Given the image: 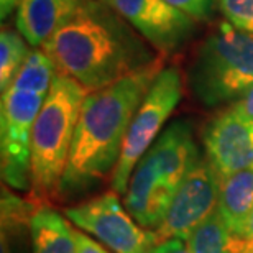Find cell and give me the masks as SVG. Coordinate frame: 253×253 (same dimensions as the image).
<instances>
[{
  "instance_id": "23",
  "label": "cell",
  "mask_w": 253,
  "mask_h": 253,
  "mask_svg": "<svg viewBox=\"0 0 253 253\" xmlns=\"http://www.w3.org/2000/svg\"><path fill=\"white\" fill-rule=\"evenodd\" d=\"M232 109H234L240 117L253 122V87L244 95V97L235 100L234 105H232Z\"/></svg>"
},
{
  "instance_id": "2",
  "label": "cell",
  "mask_w": 253,
  "mask_h": 253,
  "mask_svg": "<svg viewBox=\"0 0 253 253\" xmlns=\"http://www.w3.org/2000/svg\"><path fill=\"white\" fill-rule=\"evenodd\" d=\"M163 68L161 56L107 87L87 94L76 125L61 192H84L115 169L131 120Z\"/></svg>"
},
{
  "instance_id": "24",
  "label": "cell",
  "mask_w": 253,
  "mask_h": 253,
  "mask_svg": "<svg viewBox=\"0 0 253 253\" xmlns=\"http://www.w3.org/2000/svg\"><path fill=\"white\" fill-rule=\"evenodd\" d=\"M22 0H0V17L5 20L13 13V10H18Z\"/></svg>"
},
{
  "instance_id": "19",
  "label": "cell",
  "mask_w": 253,
  "mask_h": 253,
  "mask_svg": "<svg viewBox=\"0 0 253 253\" xmlns=\"http://www.w3.org/2000/svg\"><path fill=\"white\" fill-rule=\"evenodd\" d=\"M174 8L181 10L194 22H209L214 18L219 0H166Z\"/></svg>"
},
{
  "instance_id": "6",
  "label": "cell",
  "mask_w": 253,
  "mask_h": 253,
  "mask_svg": "<svg viewBox=\"0 0 253 253\" xmlns=\"http://www.w3.org/2000/svg\"><path fill=\"white\" fill-rule=\"evenodd\" d=\"M183 97V76L174 66L163 68L141 100L125 135L122 153L112 174V188L124 192L128 188L131 173L143 155L158 138L165 122L171 117Z\"/></svg>"
},
{
  "instance_id": "18",
  "label": "cell",
  "mask_w": 253,
  "mask_h": 253,
  "mask_svg": "<svg viewBox=\"0 0 253 253\" xmlns=\"http://www.w3.org/2000/svg\"><path fill=\"white\" fill-rule=\"evenodd\" d=\"M219 10L229 23L253 35V0H219Z\"/></svg>"
},
{
  "instance_id": "12",
  "label": "cell",
  "mask_w": 253,
  "mask_h": 253,
  "mask_svg": "<svg viewBox=\"0 0 253 253\" xmlns=\"http://www.w3.org/2000/svg\"><path fill=\"white\" fill-rule=\"evenodd\" d=\"M83 0H22L15 17L17 32L30 46L42 48L61 28Z\"/></svg>"
},
{
  "instance_id": "7",
  "label": "cell",
  "mask_w": 253,
  "mask_h": 253,
  "mask_svg": "<svg viewBox=\"0 0 253 253\" xmlns=\"http://www.w3.org/2000/svg\"><path fill=\"white\" fill-rule=\"evenodd\" d=\"M48 95L8 85L2 92L0 141H2V178L15 189L30 184L32 130Z\"/></svg>"
},
{
  "instance_id": "17",
  "label": "cell",
  "mask_w": 253,
  "mask_h": 253,
  "mask_svg": "<svg viewBox=\"0 0 253 253\" xmlns=\"http://www.w3.org/2000/svg\"><path fill=\"white\" fill-rule=\"evenodd\" d=\"M30 44L20 32L2 28L0 33V89L7 90L15 74L27 61L30 54Z\"/></svg>"
},
{
  "instance_id": "21",
  "label": "cell",
  "mask_w": 253,
  "mask_h": 253,
  "mask_svg": "<svg viewBox=\"0 0 253 253\" xmlns=\"http://www.w3.org/2000/svg\"><path fill=\"white\" fill-rule=\"evenodd\" d=\"M73 235L76 240V253H109L102 245L89 239L87 235L81 234L79 230H73Z\"/></svg>"
},
{
  "instance_id": "1",
  "label": "cell",
  "mask_w": 253,
  "mask_h": 253,
  "mask_svg": "<svg viewBox=\"0 0 253 253\" xmlns=\"http://www.w3.org/2000/svg\"><path fill=\"white\" fill-rule=\"evenodd\" d=\"M42 48L59 73L76 79L89 92L161 58L125 18L100 0H83Z\"/></svg>"
},
{
  "instance_id": "15",
  "label": "cell",
  "mask_w": 253,
  "mask_h": 253,
  "mask_svg": "<svg viewBox=\"0 0 253 253\" xmlns=\"http://www.w3.org/2000/svg\"><path fill=\"white\" fill-rule=\"evenodd\" d=\"M56 71V64L43 51V48L32 49L27 61L23 63L22 68L18 69V73L15 74L10 85L48 95Z\"/></svg>"
},
{
  "instance_id": "14",
  "label": "cell",
  "mask_w": 253,
  "mask_h": 253,
  "mask_svg": "<svg viewBox=\"0 0 253 253\" xmlns=\"http://www.w3.org/2000/svg\"><path fill=\"white\" fill-rule=\"evenodd\" d=\"M33 253H76L73 229L56 211L38 207L28 220Z\"/></svg>"
},
{
  "instance_id": "9",
  "label": "cell",
  "mask_w": 253,
  "mask_h": 253,
  "mask_svg": "<svg viewBox=\"0 0 253 253\" xmlns=\"http://www.w3.org/2000/svg\"><path fill=\"white\" fill-rule=\"evenodd\" d=\"M219 207V174L209 160L197 163L174 192L161 225L155 230L158 242L166 239L188 240L192 230Z\"/></svg>"
},
{
  "instance_id": "10",
  "label": "cell",
  "mask_w": 253,
  "mask_h": 253,
  "mask_svg": "<svg viewBox=\"0 0 253 253\" xmlns=\"http://www.w3.org/2000/svg\"><path fill=\"white\" fill-rule=\"evenodd\" d=\"M125 18L161 56L189 42L196 22L166 0H100Z\"/></svg>"
},
{
  "instance_id": "5",
  "label": "cell",
  "mask_w": 253,
  "mask_h": 253,
  "mask_svg": "<svg viewBox=\"0 0 253 253\" xmlns=\"http://www.w3.org/2000/svg\"><path fill=\"white\" fill-rule=\"evenodd\" d=\"M188 83L204 107L244 97L253 87V35L220 22L197 46Z\"/></svg>"
},
{
  "instance_id": "20",
  "label": "cell",
  "mask_w": 253,
  "mask_h": 253,
  "mask_svg": "<svg viewBox=\"0 0 253 253\" xmlns=\"http://www.w3.org/2000/svg\"><path fill=\"white\" fill-rule=\"evenodd\" d=\"M232 253H253V212L244 230L232 235Z\"/></svg>"
},
{
  "instance_id": "22",
  "label": "cell",
  "mask_w": 253,
  "mask_h": 253,
  "mask_svg": "<svg viewBox=\"0 0 253 253\" xmlns=\"http://www.w3.org/2000/svg\"><path fill=\"white\" fill-rule=\"evenodd\" d=\"M151 253H191L188 242L183 239H166L158 242Z\"/></svg>"
},
{
  "instance_id": "16",
  "label": "cell",
  "mask_w": 253,
  "mask_h": 253,
  "mask_svg": "<svg viewBox=\"0 0 253 253\" xmlns=\"http://www.w3.org/2000/svg\"><path fill=\"white\" fill-rule=\"evenodd\" d=\"M186 242L191 253H232V232L219 209L201 222Z\"/></svg>"
},
{
  "instance_id": "11",
  "label": "cell",
  "mask_w": 253,
  "mask_h": 253,
  "mask_svg": "<svg viewBox=\"0 0 253 253\" xmlns=\"http://www.w3.org/2000/svg\"><path fill=\"white\" fill-rule=\"evenodd\" d=\"M206 158L219 178L253 168V122L234 109L220 112L204 133Z\"/></svg>"
},
{
  "instance_id": "4",
  "label": "cell",
  "mask_w": 253,
  "mask_h": 253,
  "mask_svg": "<svg viewBox=\"0 0 253 253\" xmlns=\"http://www.w3.org/2000/svg\"><path fill=\"white\" fill-rule=\"evenodd\" d=\"M87 94L83 84L56 71L32 130L30 184L35 196L51 197L61 192L76 125Z\"/></svg>"
},
{
  "instance_id": "8",
  "label": "cell",
  "mask_w": 253,
  "mask_h": 253,
  "mask_svg": "<svg viewBox=\"0 0 253 253\" xmlns=\"http://www.w3.org/2000/svg\"><path fill=\"white\" fill-rule=\"evenodd\" d=\"M66 217L109 247L115 253H151L158 244L155 234L135 224L130 212L120 204L115 192L66 209Z\"/></svg>"
},
{
  "instance_id": "3",
  "label": "cell",
  "mask_w": 253,
  "mask_h": 253,
  "mask_svg": "<svg viewBox=\"0 0 253 253\" xmlns=\"http://www.w3.org/2000/svg\"><path fill=\"white\" fill-rule=\"evenodd\" d=\"M199 160L192 128L173 122L143 155L125 191L126 212L145 229H158L174 192Z\"/></svg>"
},
{
  "instance_id": "13",
  "label": "cell",
  "mask_w": 253,
  "mask_h": 253,
  "mask_svg": "<svg viewBox=\"0 0 253 253\" xmlns=\"http://www.w3.org/2000/svg\"><path fill=\"white\" fill-rule=\"evenodd\" d=\"M219 212L232 235L244 230L253 212V168L219 178Z\"/></svg>"
}]
</instances>
